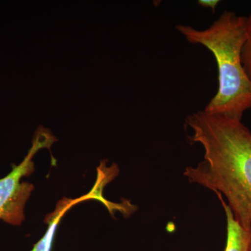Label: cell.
I'll list each match as a JSON object with an SVG mask.
<instances>
[{"label": "cell", "instance_id": "obj_7", "mask_svg": "<svg viewBox=\"0 0 251 251\" xmlns=\"http://www.w3.org/2000/svg\"><path fill=\"white\" fill-rule=\"evenodd\" d=\"M220 1L219 0H200L198 1V4L201 5V6L204 8H209L212 10L213 11H215L216 6L219 4Z\"/></svg>", "mask_w": 251, "mask_h": 251}, {"label": "cell", "instance_id": "obj_1", "mask_svg": "<svg viewBox=\"0 0 251 251\" xmlns=\"http://www.w3.org/2000/svg\"><path fill=\"white\" fill-rule=\"evenodd\" d=\"M191 143L204 150V160L188 166L184 176L190 183L221 193L228 201L234 219L251 229V131L242 123L201 110L188 115Z\"/></svg>", "mask_w": 251, "mask_h": 251}, {"label": "cell", "instance_id": "obj_3", "mask_svg": "<svg viewBox=\"0 0 251 251\" xmlns=\"http://www.w3.org/2000/svg\"><path fill=\"white\" fill-rule=\"evenodd\" d=\"M49 137L41 133H34L32 145L27 156L20 164L14 165L12 171L0 179V220L13 226H21L25 220L26 202L34 191V185L21 181L24 176H30L35 166L33 157L43 148L50 149Z\"/></svg>", "mask_w": 251, "mask_h": 251}, {"label": "cell", "instance_id": "obj_2", "mask_svg": "<svg viewBox=\"0 0 251 251\" xmlns=\"http://www.w3.org/2000/svg\"><path fill=\"white\" fill-rule=\"evenodd\" d=\"M176 29L188 42L204 46L215 57L219 89L204 111L242 120L244 112L251 108V80L242 60L247 16L225 11L205 29L184 25H177Z\"/></svg>", "mask_w": 251, "mask_h": 251}, {"label": "cell", "instance_id": "obj_8", "mask_svg": "<svg viewBox=\"0 0 251 251\" xmlns=\"http://www.w3.org/2000/svg\"><path fill=\"white\" fill-rule=\"evenodd\" d=\"M249 251H251V243L250 250H249Z\"/></svg>", "mask_w": 251, "mask_h": 251}, {"label": "cell", "instance_id": "obj_4", "mask_svg": "<svg viewBox=\"0 0 251 251\" xmlns=\"http://www.w3.org/2000/svg\"><path fill=\"white\" fill-rule=\"evenodd\" d=\"M97 175V179L95 185L92 190L80 198L72 199V198H63L59 200L56 204L55 209L50 214H48L44 219V223L49 225L47 230L42 238L34 244L30 251H52V245L54 236L56 234L57 227L61 220L64 217V214L67 212L73 206L76 205L78 203L84 201L95 200L103 203L106 206L110 214H114V212L118 210L120 208L119 203H113L107 201L103 196V188L111 181V178L108 175L103 172H99Z\"/></svg>", "mask_w": 251, "mask_h": 251}, {"label": "cell", "instance_id": "obj_5", "mask_svg": "<svg viewBox=\"0 0 251 251\" xmlns=\"http://www.w3.org/2000/svg\"><path fill=\"white\" fill-rule=\"evenodd\" d=\"M224 206L227 219V240L224 251H249L251 243V229L243 228L234 219L230 207L225 202L222 195L216 193Z\"/></svg>", "mask_w": 251, "mask_h": 251}, {"label": "cell", "instance_id": "obj_6", "mask_svg": "<svg viewBox=\"0 0 251 251\" xmlns=\"http://www.w3.org/2000/svg\"><path fill=\"white\" fill-rule=\"evenodd\" d=\"M243 67L251 80V14L247 16V39L242 52Z\"/></svg>", "mask_w": 251, "mask_h": 251}]
</instances>
